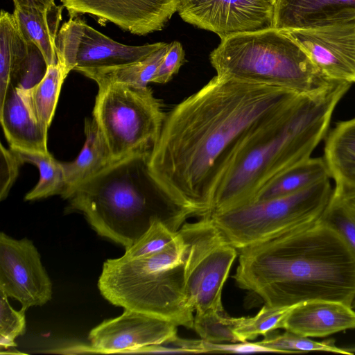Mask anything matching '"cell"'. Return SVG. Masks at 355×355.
<instances>
[{
  "instance_id": "8d00e7d4",
  "label": "cell",
  "mask_w": 355,
  "mask_h": 355,
  "mask_svg": "<svg viewBox=\"0 0 355 355\" xmlns=\"http://www.w3.org/2000/svg\"><path fill=\"white\" fill-rule=\"evenodd\" d=\"M347 351L350 352L352 354H355V345L345 348Z\"/></svg>"
},
{
  "instance_id": "7402d4cb",
  "label": "cell",
  "mask_w": 355,
  "mask_h": 355,
  "mask_svg": "<svg viewBox=\"0 0 355 355\" xmlns=\"http://www.w3.org/2000/svg\"><path fill=\"white\" fill-rule=\"evenodd\" d=\"M323 158L335 184L355 187V118L328 132Z\"/></svg>"
},
{
  "instance_id": "5b68a950",
  "label": "cell",
  "mask_w": 355,
  "mask_h": 355,
  "mask_svg": "<svg viewBox=\"0 0 355 355\" xmlns=\"http://www.w3.org/2000/svg\"><path fill=\"white\" fill-rule=\"evenodd\" d=\"M177 239L162 251L142 258L123 256L104 261L98 280L101 294L110 303L193 328V311L184 291L186 243Z\"/></svg>"
},
{
  "instance_id": "3957f363",
  "label": "cell",
  "mask_w": 355,
  "mask_h": 355,
  "mask_svg": "<svg viewBox=\"0 0 355 355\" xmlns=\"http://www.w3.org/2000/svg\"><path fill=\"white\" fill-rule=\"evenodd\" d=\"M350 86L333 81L302 94L247 137L217 181L209 216L254 202L280 176L310 158L326 137L333 112Z\"/></svg>"
},
{
  "instance_id": "ba28073f",
  "label": "cell",
  "mask_w": 355,
  "mask_h": 355,
  "mask_svg": "<svg viewBox=\"0 0 355 355\" xmlns=\"http://www.w3.org/2000/svg\"><path fill=\"white\" fill-rule=\"evenodd\" d=\"M329 179L286 196L209 216L236 249L318 220L331 198Z\"/></svg>"
},
{
  "instance_id": "30bf717a",
  "label": "cell",
  "mask_w": 355,
  "mask_h": 355,
  "mask_svg": "<svg viewBox=\"0 0 355 355\" xmlns=\"http://www.w3.org/2000/svg\"><path fill=\"white\" fill-rule=\"evenodd\" d=\"M165 44H121L81 19L70 17L62 25L57 36L58 62L67 76L71 70H76L92 79L110 69L141 60Z\"/></svg>"
},
{
  "instance_id": "d6a6232c",
  "label": "cell",
  "mask_w": 355,
  "mask_h": 355,
  "mask_svg": "<svg viewBox=\"0 0 355 355\" xmlns=\"http://www.w3.org/2000/svg\"><path fill=\"white\" fill-rule=\"evenodd\" d=\"M0 200H3L8 196L17 178L19 167L23 163L13 149L10 147L7 149L2 144L0 147Z\"/></svg>"
},
{
  "instance_id": "ac0fdd59",
  "label": "cell",
  "mask_w": 355,
  "mask_h": 355,
  "mask_svg": "<svg viewBox=\"0 0 355 355\" xmlns=\"http://www.w3.org/2000/svg\"><path fill=\"white\" fill-rule=\"evenodd\" d=\"M354 310L338 302H304L293 306L283 321L282 329L309 338H324L355 329Z\"/></svg>"
},
{
  "instance_id": "4fadbf2b",
  "label": "cell",
  "mask_w": 355,
  "mask_h": 355,
  "mask_svg": "<svg viewBox=\"0 0 355 355\" xmlns=\"http://www.w3.org/2000/svg\"><path fill=\"white\" fill-rule=\"evenodd\" d=\"M0 290L21 308L42 306L52 297V283L33 243L0 234Z\"/></svg>"
},
{
  "instance_id": "74e56055",
  "label": "cell",
  "mask_w": 355,
  "mask_h": 355,
  "mask_svg": "<svg viewBox=\"0 0 355 355\" xmlns=\"http://www.w3.org/2000/svg\"><path fill=\"white\" fill-rule=\"evenodd\" d=\"M270 1H271L275 4V0H270Z\"/></svg>"
},
{
  "instance_id": "7a4b0ae2",
  "label": "cell",
  "mask_w": 355,
  "mask_h": 355,
  "mask_svg": "<svg viewBox=\"0 0 355 355\" xmlns=\"http://www.w3.org/2000/svg\"><path fill=\"white\" fill-rule=\"evenodd\" d=\"M233 278L271 307L311 300L352 306L355 254L338 232L319 219L239 249Z\"/></svg>"
},
{
  "instance_id": "7c38bea8",
  "label": "cell",
  "mask_w": 355,
  "mask_h": 355,
  "mask_svg": "<svg viewBox=\"0 0 355 355\" xmlns=\"http://www.w3.org/2000/svg\"><path fill=\"white\" fill-rule=\"evenodd\" d=\"M274 8L270 0H180L178 12L184 21L222 40L273 28Z\"/></svg>"
},
{
  "instance_id": "1f68e13d",
  "label": "cell",
  "mask_w": 355,
  "mask_h": 355,
  "mask_svg": "<svg viewBox=\"0 0 355 355\" xmlns=\"http://www.w3.org/2000/svg\"><path fill=\"white\" fill-rule=\"evenodd\" d=\"M7 295L0 290V349L15 347V340L24 334L26 328V310L17 311L10 304Z\"/></svg>"
},
{
  "instance_id": "e0dca14e",
  "label": "cell",
  "mask_w": 355,
  "mask_h": 355,
  "mask_svg": "<svg viewBox=\"0 0 355 355\" xmlns=\"http://www.w3.org/2000/svg\"><path fill=\"white\" fill-rule=\"evenodd\" d=\"M0 121L10 148L49 153V127L35 111L30 89L10 86L0 105Z\"/></svg>"
},
{
  "instance_id": "d4e9b609",
  "label": "cell",
  "mask_w": 355,
  "mask_h": 355,
  "mask_svg": "<svg viewBox=\"0 0 355 355\" xmlns=\"http://www.w3.org/2000/svg\"><path fill=\"white\" fill-rule=\"evenodd\" d=\"M23 164L35 165L40 171V180L35 187L25 196V200H35L54 195L62 196L66 184L62 162L49 153L31 152L12 148Z\"/></svg>"
},
{
  "instance_id": "9a60e30c",
  "label": "cell",
  "mask_w": 355,
  "mask_h": 355,
  "mask_svg": "<svg viewBox=\"0 0 355 355\" xmlns=\"http://www.w3.org/2000/svg\"><path fill=\"white\" fill-rule=\"evenodd\" d=\"M71 17L89 14L132 34L160 31L178 11L180 0H60Z\"/></svg>"
},
{
  "instance_id": "4316f807",
  "label": "cell",
  "mask_w": 355,
  "mask_h": 355,
  "mask_svg": "<svg viewBox=\"0 0 355 355\" xmlns=\"http://www.w3.org/2000/svg\"><path fill=\"white\" fill-rule=\"evenodd\" d=\"M66 78L62 67L58 62L48 65L42 78L30 89L35 111L48 127L54 116L60 89Z\"/></svg>"
},
{
  "instance_id": "f546056e",
  "label": "cell",
  "mask_w": 355,
  "mask_h": 355,
  "mask_svg": "<svg viewBox=\"0 0 355 355\" xmlns=\"http://www.w3.org/2000/svg\"><path fill=\"white\" fill-rule=\"evenodd\" d=\"M166 220L157 218L153 220L147 230L123 255L128 259L142 258L159 252L173 243L178 237Z\"/></svg>"
},
{
  "instance_id": "d6986e66",
  "label": "cell",
  "mask_w": 355,
  "mask_h": 355,
  "mask_svg": "<svg viewBox=\"0 0 355 355\" xmlns=\"http://www.w3.org/2000/svg\"><path fill=\"white\" fill-rule=\"evenodd\" d=\"M355 17V0H275L273 28L289 30Z\"/></svg>"
},
{
  "instance_id": "603a6c76",
  "label": "cell",
  "mask_w": 355,
  "mask_h": 355,
  "mask_svg": "<svg viewBox=\"0 0 355 355\" xmlns=\"http://www.w3.org/2000/svg\"><path fill=\"white\" fill-rule=\"evenodd\" d=\"M329 178L324 158L310 157L280 176L254 202L293 193Z\"/></svg>"
},
{
  "instance_id": "f1b7e54d",
  "label": "cell",
  "mask_w": 355,
  "mask_h": 355,
  "mask_svg": "<svg viewBox=\"0 0 355 355\" xmlns=\"http://www.w3.org/2000/svg\"><path fill=\"white\" fill-rule=\"evenodd\" d=\"M264 336L259 343L276 350L277 353L293 354L306 352H327L342 354H352L345 348L338 347L334 340L315 341L311 338L302 336L291 331H285L282 334H272Z\"/></svg>"
},
{
  "instance_id": "484cf974",
  "label": "cell",
  "mask_w": 355,
  "mask_h": 355,
  "mask_svg": "<svg viewBox=\"0 0 355 355\" xmlns=\"http://www.w3.org/2000/svg\"><path fill=\"white\" fill-rule=\"evenodd\" d=\"M169 47L166 43L162 47L145 58L110 69L95 76L92 80L100 82L120 83L135 87H146L156 73Z\"/></svg>"
},
{
  "instance_id": "5bb4252c",
  "label": "cell",
  "mask_w": 355,
  "mask_h": 355,
  "mask_svg": "<svg viewBox=\"0 0 355 355\" xmlns=\"http://www.w3.org/2000/svg\"><path fill=\"white\" fill-rule=\"evenodd\" d=\"M175 324L130 309L107 319L89 334V350L98 353H137L144 347L160 345L178 336Z\"/></svg>"
},
{
  "instance_id": "52a82bcc",
  "label": "cell",
  "mask_w": 355,
  "mask_h": 355,
  "mask_svg": "<svg viewBox=\"0 0 355 355\" xmlns=\"http://www.w3.org/2000/svg\"><path fill=\"white\" fill-rule=\"evenodd\" d=\"M93 119L114 161L139 153H151L166 114L148 87L100 82Z\"/></svg>"
},
{
  "instance_id": "e575fe53",
  "label": "cell",
  "mask_w": 355,
  "mask_h": 355,
  "mask_svg": "<svg viewBox=\"0 0 355 355\" xmlns=\"http://www.w3.org/2000/svg\"><path fill=\"white\" fill-rule=\"evenodd\" d=\"M205 353H254L276 352V350L261 345L259 342L248 341L231 343H212L203 340Z\"/></svg>"
},
{
  "instance_id": "d590c367",
  "label": "cell",
  "mask_w": 355,
  "mask_h": 355,
  "mask_svg": "<svg viewBox=\"0 0 355 355\" xmlns=\"http://www.w3.org/2000/svg\"><path fill=\"white\" fill-rule=\"evenodd\" d=\"M15 7H27L45 10L55 3V0H12Z\"/></svg>"
},
{
  "instance_id": "44dd1931",
  "label": "cell",
  "mask_w": 355,
  "mask_h": 355,
  "mask_svg": "<svg viewBox=\"0 0 355 355\" xmlns=\"http://www.w3.org/2000/svg\"><path fill=\"white\" fill-rule=\"evenodd\" d=\"M63 8L55 3L45 10L15 7L12 12L21 31L39 49L47 66L58 63L56 41Z\"/></svg>"
},
{
  "instance_id": "4dcf8cb0",
  "label": "cell",
  "mask_w": 355,
  "mask_h": 355,
  "mask_svg": "<svg viewBox=\"0 0 355 355\" xmlns=\"http://www.w3.org/2000/svg\"><path fill=\"white\" fill-rule=\"evenodd\" d=\"M193 328L201 339L212 343L240 342L233 331L234 318L225 312L196 313Z\"/></svg>"
},
{
  "instance_id": "277c9868",
  "label": "cell",
  "mask_w": 355,
  "mask_h": 355,
  "mask_svg": "<svg viewBox=\"0 0 355 355\" xmlns=\"http://www.w3.org/2000/svg\"><path fill=\"white\" fill-rule=\"evenodd\" d=\"M150 155L135 153L110 164L67 196L68 209L82 213L101 236L125 250L131 247L153 220L164 219V207L173 208L150 172Z\"/></svg>"
},
{
  "instance_id": "cb8c5ba5",
  "label": "cell",
  "mask_w": 355,
  "mask_h": 355,
  "mask_svg": "<svg viewBox=\"0 0 355 355\" xmlns=\"http://www.w3.org/2000/svg\"><path fill=\"white\" fill-rule=\"evenodd\" d=\"M320 219L338 232L355 254V187L335 184ZM352 307L355 309V298Z\"/></svg>"
},
{
  "instance_id": "ffe728a7",
  "label": "cell",
  "mask_w": 355,
  "mask_h": 355,
  "mask_svg": "<svg viewBox=\"0 0 355 355\" xmlns=\"http://www.w3.org/2000/svg\"><path fill=\"white\" fill-rule=\"evenodd\" d=\"M85 142L77 158L62 163L65 191L62 197L67 196L79 185L92 178L114 161L95 120L85 121Z\"/></svg>"
},
{
  "instance_id": "2e32d148",
  "label": "cell",
  "mask_w": 355,
  "mask_h": 355,
  "mask_svg": "<svg viewBox=\"0 0 355 355\" xmlns=\"http://www.w3.org/2000/svg\"><path fill=\"white\" fill-rule=\"evenodd\" d=\"M47 65L39 49L21 31L13 13L0 15V105L10 86L31 89Z\"/></svg>"
},
{
  "instance_id": "6da1fadb",
  "label": "cell",
  "mask_w": 355,
  "mask_h": 355,
  "mask_svg": "<svg viewBox=\"0 0 355 355\" xmlns=\"http://www.w3.org/2000/svg\"><path fill=\"white\" fill-rule=\"evenodd\" d=\"M302 94L216 75L168 113L149 159L150 172L176 211L208 216L217 181L242 141Z\"/></svg>"
},
{
  "instance_id": "9c48e42d",
  "label": "cell",
  "mask_w": 355,
  "mask_h": 355,
  "mask_svg": "<svg viewBox=\"0 0 355 355\" xmlns=\"http://www.w3.org/2000/svg\"><path fill=\"white\" fill-rule=\"evenodd\" d=\"M178 231L186 243L183 273L188 306L196 313L225 312L222 290L238 249L209 216L186 223Z\"/></svg>"
},
{
  "instance_id": "8fae6325",
  "label": "cell",
  "mask_w": 355,
  "mask_h": 355,
  "mask_svg": "<svg viewBox=\"0 0 355 355\" xmlns=\"http://www.w3.org/2000/svg\"><path fill=\"white\" fill-rule=\"evenodd\" d=\"M282 31L327 79L355 83V17Z\"/></svg>"
},
{
  "instance_id": "836d02e7",
  "label": "cell",
  "mask_w": 355,
  "mask_h": 355,
  "mask_svg": "<svg viewBox=\"0 0 355 355\" xmlns=\"http://www.w3.org/2000/svg\"><path fill=\"white\" fill-rule=\"evenodd\" d=\"M184 62V51L180 42L169 43L168 49L164 55L152 82L164 84L176 74Z\"/></svg>"
},
{
  "instance_id": "8992f818",
  "label": "cell",
  "mask_w": 355,
  "mask_h": 355,
  "mask_svg": "<svg viewBox=\"0 0 355 355\" xmlns=\"http://www.w3.org/2000/svg\"><path fill=\"white\" fill-rule=\"evenodd\" d=\"M209 60L218 76L281 87L301 94L333 82L287 33L275 28L222 39Z\"/></svg>"
},
{
  "instance_id": "83f0119b",
  "label": "cell",
  "mask_w": 355,
  "mask_h": 355,
  "mask_svg": "<svg viewBox=\"0 0 355 355\" xmlns=\"http://www.w3.org/2000/svg\"><path fill=\"white\" fill-rule=\"evenodd\" d=\"M293 306L277 308L264 304L254 316L234 318L233 331L240 342L264 336L282 329L283 321Z\"/></svg>"
}]
</instances>
